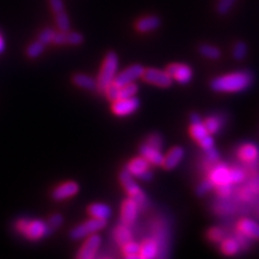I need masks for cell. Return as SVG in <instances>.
Listing matches in <instances>:
<instances>
[{
	"label": "cell",
	"instance_id": "cell-3",
	"mask_svg": "<svg viewBox=\"0 0 259 259\" xmlns=\"http://www.w3.org/2000/svg\"><path fill=\"white\" fill-rule=\"evenodd\" d=\"M119 181L122 185V187L124 188L125 192L127 193L128 198L133 199L137 205H139L140 210H145L146 208H148L149 206V201L142 188L139 185L136 184L134 181V177L130 174L126 168H123L122 171L119 174Z\"/></svg>",
	"mask_w": 259,
	"mask_h": 259
},
{
	"label": "cell",
	"instance_id": "cell-22",
	"mask_svg": "<svg viewBox=\"0 0 259 259\" xmlns=\"http://www.w3.org/2000/svg\"><path fill=\"white\" fill-rule=\"evenodd\" d=\"M88 213L91 217L97 220L108 221L111 216V208L105 203H93L88 207Z\"/></svg>",
	"mask_w": 259,
	"mask_h": 259
},
{
	"label": "cell",
	"instance_id": "cell-2",
	"mask_svg": "<svg viewBox=\"0 0 259 259\" xmlns=\"http://www.w3.org/2000/svg\"><path fill=\"white\" fill-rule=\"evenodd\" d=\"M119 58L115 51H109L103 61L99 76L96 78V91L104 94L106 88L113 82V79L118 74Z\"/></svg>",
	"mask_w": 259,
	"mask_h": 259
},
{
	"label": "cell",
	"instance_id": "cell-1",
	"mask_svg": "<svg viewBox=\"0 0 259 259\" xmlns=\"http://www.w3.org/2000/svg\"><path fill=\"white\" fill-rule=\"evenodd\" d=\"M253 76L249 71H236L215 78L210 82V89L215 92L233 93L244 91L252 84Z\"/></svg>",
	"mask_w": 259,
	"mask_h": 259
},
{
	"label": "cell",
	"instance_id": "cell-13",
	"mask_svg": "<svg viewBox=\"0 0 259 259\" xmlns=\"http://www.w3.org/2000/svg\"><path fill=\"white\" fill-rule=\"evenodd\" d=\"M139 212H140L139 205H137V203L133 199L128 198L124 200L122 202V205H121V213H120L121 223L131 227L136 222Z\"/></svg>",
	"mask_w": 259,
	"mask_h": 259
},
{
	"label": "cell",
	"instance_id": "cell-4",
	"mask_svg": "<svg viewBox=\"0 0 259 259\" xmlns=\"http://www.w3.org/2000/svg\"><path fill=\"white\" fill-rule=\"evenodd\" d=\"M15 229L30 241H38L49 236L47 223L41 220L21 218L15 224Z\"/></svg>",
	"mask_w": 259,
	"mask_h": 259
},
{
	"label": "cell",
	"instance_id": "cell-15",
	"mask_svg": "<svg viewBox=\"0 0 259 259\" xmlns=\"http://www.w3.org/2000/svg\"><path fill=\"white\" fill-rule=\"evenodd\" d=\"M209 180L212 181L214 186L231 184L230 168L228 166H226L225 164H216L212 169H210Z\"/></svg>",
	"mask_w": 259,
	"mask_h": 259
},
{
	"label": "cell",
	"instance_id": "cell-44",
	"mask_svg": "<svg viewBox=\"0 0 259 259\" xmlns=\"http://www.w3.org/2000/svg\"><path fill=\"white\" fill-rule=\"evenodd\" d=\"M52 44L56 46L66 45V31H56Z\"/></svg>",
	"mask_w": 259,
	"mask_h": 259
},
{
	"label": "cell",
	"instance_id": "cell-11",
	"mask_svg": "<svg viewBox=\"0 0 259 259\" xmlns=\"http://www.w3.org/2000/svg\"><path fill=\"white\" fill-rule=\"evenodd\" d=\"M102 244V238L99 234L93 233L91 236H89L85 240V242L80 247L79 252L77 254V258L79 259H92L96 256L97 252L101 247Z\"/></svg>",
	"mask_w": 259,
	"mask_h": 259
},
{
	"label": "cell",
	"instance_id": "cell-30",
	"mask_svg": "<svg viewBox=\"0 0 259 259\" xmlns=\"http://www.w3.org/2000/svg\"><path fill=\"white\" fill-rule=\"evenodd\" d=\"M144 143L150 146V147L159 149V150H162V148H163V145H164L163 136H162L158 132H153V133L149 134L147 137H146Z\"/></svg>",
	"mask_w": 259,
	"mask_h": 259
},
{
	"label": "cell",
	"instance_id": "cell-25",
	"mask_svg": "<svg viewBox=\"0 0 259 259\" xmlns=\"http://www.w3.org/2000/svg\"><path fill=\"white\" fill-rule=\"evenodd\" d=\"M221 250L223 254L227 256H233V255H237L240 252L241 245L237 239H233V238L224 239L221 242Z\"/></svg>",
	"mask_w": 259,
	"mask_h": 259
},
{
	"label": "cell",
	"instance_id": "cell-27",
	"mask_svg": "<svg viewBox=\"0 0 259 259\" xmlns=\"http://www.w3.org/2000/svg\"><path fill=\"white\" fill-rule=\"evenodd\" d=\"M199 52L202 56L209 60H218L222 56V51L220 49L210 45H202L199 49Z\"/></svg>",
	"mask_w": 259,
	"mask_h": 259
},
{
	"label": "cell",
	"instance_id": "cell-8",
	"mask_svg": "<svg viewBox=\"0 0 259 259\" xmlns=\"http://www.w3.org/2000/svg\"><path fill=\"white\" fill-rule=\"evenodd\" d=\"M125 168L133 177L140 178L144 182H150L153 177L150 171V163L142 156L132 159Z\"/></svg>",
	"mask_w": 259,
	"mask_h": 259
},
{
	"label": "cell",
	"instance_id": "cell-7",
	"mask_svg": "<svg viewBox=\"0 0 259 259\" xmlns=\"http://www.w3.org/2000/svg\"><path fill=\"white\" fill-rule=\"evenodd\" d=\"M142 79L149 84L163 89L169 88L173 83V78L168 75V72L158 68H145Z\"/></svg>",
	"mask_w": 259,
	"mask_h": 259
},
{
	"label": "cell",
	"instance_id": "cell-48",
	"mask_svg": "<svg viewBox=\"0 0 259 259\" xmlns=\"http://www.w3.org/2000/svg\"><path fill=\"white\" fill-rule=\"evenodd\" d=\"M247 189L252 193H258L259 192V176L254 177L252 182L248 184Z\"/></svg>",
	"mask_w": 259,
	"mask_h": 259
},
{
	"label": "cell",
	"instance_id": "cell-39",
	"mask_svg": "<svg viewBox=\"0 0 259 259\" xmlns=\"http://www.w3.org/2000/svg\"><path fill=\"white\" fill-rule=\"evenodd\" d=\"M237 0H218L217 4V12L225 15L232 9V7L236 4Z\"/></svg>",
	"mask_w": 259,
	"mask_h": 259
},
{
	"label": "cell",
	"instance_id": "cell-47",
	"mask_svg": "<svg viewBox=\"0 0 259 259\" xmlns=\"http://www.w3.org/2000/svg\"><path fill=\"white\" fill-rule=\"evenodd\" d=\"M205 152H206V158L209 162H216L218 159H220V153H218V151L214 147L206 149Z\"/></svg>",
	"mask_w": 259,
	"mask_h": 259
},
{
	"label": "cell",
	"instance_id": "cell-43",
	"mask_svg": "<svg viewBox=\"0 0 259 259\" xmlns=\"http://www.w3.org/2000/svg\"><path fill=\"white\" fill-rule=\"evenodd\" d=\"M217 193L220 194L222 198H228L232 193L231 184H224L217 186Z\"/></svg>",
	"mask_w": 259,
	"mask_h": 259
},
{
	"label": "cell",
	"instance_id": "cell-33",
	"mask_svg": "<svg viewBox=\"0 0 259 259\" xmlns=\"http://www.w3.org/2000/svg\"><path fill=\"white\" fill-rule=\"evenodd\" d=\"M55 23L61 31H68L70 29V21L65 11L55 14Z\"/></svg>",
	"mask_w": 259,
	"mask_h": 259
},
{
	"label": "cell",
	"instance_id": "cell-40",
	"mask_svg": "<svg viewBox=\"0 0 259 259\" xmlns=\"http://www.w3.org/2000/svg\"><path fill=\"white\" fill-rule=\"evenodd\" d=\"M214 187H215V186H214V184L212 183V181L209 180V178H208V180H204L203 182L199 184V186H198L197 189H196L197 196H198V197H203V196H205V194H206L208 191L212 190Z\"/></svg>",
	"mask_w": 259,
	"mask_h": 259
},
{
	"label": "cell",
	"instance_id": "cell-35",
	"mask_svg": "<svg viewBox=\"0 0 259 259\" xmlns=\"http://www.w3.org/2000/svg\"><path fill=\"white\" fill-rule=\"evenodd\" d=\"M55 30L53 28H45L44 30H41L39 32V36H38V39L40 42L44 44L45 46H48V45H51L53 42V39H54V36H55Z\"/></svg>",
	"mask_w": 259,
	"mask_h": 259
},
{
	"label": "cell",
	"instance_id": "cell-20",
	"mask_svg": "<svg viewBox=\"0 0 259 259\" xmlns=\"http://www.w3.org/2000/svg\"><path fill=\"white\" fill-rule=\"evenodd\" d=\"M72 83H74L76 87L82 89V90H88V91H93L96 90V79L93 78L90 75L82 74V72H77L71 78Z\"/></svg>",
	"mask_w": 259,
	"mask_h": 259
},
{
	"label": "cell",
	"instance_id": "cell-34",
	"mask_svg": "<svg viewBox=\"0 0 259 259\" xmlns=\"http://www.w3.org/2000/svg\"><path fill=\"white\" fill-rule=\"evenodd\" d=\"M139 93V87L134 82L120 87V99H131Z\"/></svg>",
	"mask_w": 259,
	"mask_h": 259
},
{
	"label": "cell",
	"instance_id": "cell-12",
	"mask_svg": "<svg viewBox=\"0 0 259 259\" xmlns=\"http://www.w3.org/2000/svg\"><path fill=\"white\" fill-rule=\"evenodd\" d=\"M165 70L168 72V75L173 78V80H176L177 82L181 84H187L192 79V69L186 64H169Z\"/></svg>",
	"mask_w": 259,
	"mask_h": 259
},
{
	"label": "cell",
	"instance_id": "cell-36",
	"mask_svg": "<svg viewBox=\"0 0 259 259\" xmlns=\"http://www.w3.org/2000/svg\"><path fill=\"white\" fill-rule=\"evenodd\" d=\"M84 41V37L82 34L77 31H66V45L69 46H80Z\"/></svg>",
	"mask_w": 259,
	"mask_h": 259
},
{
	"label": "cell",
	"instance_id": "cell-24",
	"mask_svg": "<svg viewBox=\"0 0 259 259\" xmlns=\"http://www.w3.org/2000/svg\"><path fill=\"white\" fill-rule=\"evenodd\" d=\"M115 240L118 243V245L122 247L126 243L133 241V234L130 226H126L121 223L115 229Z\"/></svg>",
	"mask_w": 259,
	"mask_h": 259
},
{
	"label": "cell",
	"instance_id": "cell-42",
	"mask_svg": "<svg viewBox=\"0 0 259 259\" xmlns=\"http://www.w3.org/2000/svg\"><path fill=\"white\" fill-rule=\"evenodd\" d=\"M245 174L239 167H233L230 168V182L231 184H239L244 181Z\"/></svg>",
	"mask_w": 259,
	"mask_h": 259
},
{
	"label": "cell",
	"instance_id": "cell-41",
	"mask_svg": "<svg viewBox=\"0 0 259 259\" xmlns=\"http://www.w3.org/2000/svg\"><path fill=\"white\" fill-rule=\"evenodd\" d=\"M207 237L213 242H222L225 239V231L218 227H213L207 232Z\"/></svg>",
	"mask_w": 259,
	"mask_h": 259
},
{
	"label": "cell",
	"instance_id": "cell-37",
	"mask_svg": "<svg viewBox=\"0 0 259 259\" xmlns=\"http://www.w3.org/2000/svg\"><path fill=\"white\" fill-rule=\"evenodd\" d=\"M104 94L107 97V100L109 102H111V103L116 102L120 99V96H119L120 95V87H118L116 83L112 82L106 88V90H105Z\"/></svg>",
	"mask_w": 259,
	"mask_h": 259
},
{
	"label": "cell",
	"instance_id": "cell-50",
	"mask_svg": "<svg viewBox=\"0 0 259 259\" xmlns=\"http://www.w3.org/2000/svg\"><path fill=\"white\" fill-rule=\"evenodd\" d=\"M5 50H6V40L2 32H0V54H3Z\"/></svg>",
	"mask_w": 259,
	"mask_h": 259
},
{
	"label": "cell",
	"instance_id": "cell-6",
	"mask_svg": "<svg viewBox=\"0 0 259 259\" xmlns=\"http://www.w3.org/2000/svg\"><path fill=\"white\" fill-rule=\"evenodd\" d=\"M151 232L152 237L157 242L158 247H159V253L158 257L163 258L167 257L168 249H169V234L168 229L166 227V224L162 220H155L151 223Z\"/></svg>",
	"mask_w": 259,
	"mask_h": 259
},
{
	"label": "cell",
	"instance_id": "cell-17",
	"mask_svg": "<svg viewBox=\"0 0 259 259\" xmlns=\"http://www.w3.org/2000/svg\"><path fill=\"white\" fill-rule=\"evenodd\" d=\"M185 155L184 149L181 147V146H175L172 149H169L168 152L164 156L163 159V163H162V166H163L167 171H171V169L175 168L180 162L183 160Z\"/></svg>",
	"mask_w": 259,
	"mask_h": 259
},
{
	"label": "cell",
	"instance_id": "cell-23",
	"mask_svg": "<svg viewBox=\"0 0 259 259\" xmlns=\"http://www.w3.org/2000/svg\"><path fill=\"white\" fill-rule=\"evenodd\" d=\"M238 156L241 160L245 162H254L258 159L259 149L253 143L243 144L238 150Z\"/></svg>",
	"mask_w": 259,
	"mask_h": 259
},
{
	"label": "cell",
	"instance_id": "cell-26",
	"mask_svg": "<svg viewBox=\"0 0 259 259\" xmlns=\"http://www.w3.org/2000/svg\"><path fill=\"white\" fill-rule=\"evenodd\" d=\"M140 249H141L140 243L131 241L122 246V253L126 259L140 258Z\"/></svg>",
	"mask_w": 259,
	"mask_h": 259
},
{
	"label": "cell",
	"instance_id": "cell-5",
	"mask_svg": "<svg viewBox=\"0 0 259 259\" xmlns=\"http://www.w3.org/2000/svg\"><path fill=\"white\" fill-rule=\"evenodd\" d=\"M107 225V221L97 220V218L91 217L90 220L83 222L76 227H74L69 232V238L74 241L82 240L91 236L93 233H97L103 230Z\"/></svg>",
	"mask_w": 259,
	"mask_h": 259
},
{
	"label": "cell",
	"instance_id": "cell-38",
	"mask_svg": "<svg viewBox=\"0 0 259 259\" xmlns=\"http://www.w3.org/2000/svg\"><path fill=\"white\" fill-rule=\"evenodd\" d=\"M246 54H247V46L245 45V42L239 41L234 45L232 55L237 61H242L243 59H245Z\"/></svg>",
	"mask_w": 259,
	"mask_h": 259
},
{
	"label": "cell",
	"instance_id": "cell-10",
	"mask_svg": "<svg viewBox=\"0 0 259 259\" xmlns=\"http://www.w3.org/2000/svg\"><path fill=\"white\" fill-rule=\"evenodd\" d=\"M111 104V111L113 115L118 117H126L132 115L140 108L141 102L134 96L131 99H119Z\"/></svg>",
	"mask_w": 259,
	"mask_h": 259
},
{
	"label": "cell",
	"instance_id": "cell-29",
	"mask_svg": "<svg viewBox=\"0 0 259 259\" xmlns=\"http://www.w3.org/2000/svg\"><path fill=\"white\" fill-rule=\"evenodd\" d=\"M203 123L209 134H216L221 130L223 121L218 116H210L204 120Z\"/></svg>",
	"mask_w": 259,
	"mask_h": 259
},
{
	"label": "cell",
	"instance_id": "cell-28",
	"mask_svg": "<svg viewBox=\"0 0 259 259\" xmlns=\"http://www.w3.org/2000/svg\"><path fill=\"white\" fill-rule=\"evenodd\" d=\"M189 132H190V135L192 136V139L197 142H199L200 140H202L203 137H205L206 135L209 134L203 123V121H202V122L191 123Z\"/></svg>",
	"mask_w": 259,
	"mask_h": 259
},
{
	"label": "cell",
	"instance_id": "cell-9",
	"mask_svg": "<svg viewBox=\"0 0 259 259\" xmlns=\"http://www.w3.org/2000/svg\"><path fill=\"white\" fill-rule=\"evenodd\" d=\"M145 67L140 64H133L131 66L126 67L124 70L120 71L113 79V83H116L118 87H122L127 83L135 82L137 79L142 78L144 74Z\"/></svg>",
	"mask_w": 259,
	"mask_h": 259
},
{
	"label": "cell",
	"instance_id": "cell-49",
	"mask_svg": "<svg viewBox=\"0 0 259 259\" xmlns=\"http://www.w3.org/2000/svg\"><path fill=\"white\" fill-rule=\"evenodd\" d=\"M190 121H191V123H197V122H202V119L198 115V113L193 112V113H191V116H190Z\"/></svg>",
	"mask_w": 259,
	"mask_h": 259
},
{
	"label": "cell",
	"instance_id": "cell-46",
	"mask_svg": "<svg viewBox=\"0 0 259 259\" xmlns=\"http://www.w3.org/2000/svg\"><path fill=\"white\" fill-rule=\"evenodd\" d=\"M50 6H51V9L54 12V14H58L60 12L65 11L63 0H50Z\"/></svg>",
	"mask_w": 259,
	"mask_h": 259
},
{
	"label": "cell",
	"instance_id": "cell-19",
	"mask_svg": "<svg viewBox=\"0 0 259 259\" xmlns=\"http://www.w3.org/2000/svg\"><path fill=\"white\" fill-rule=\"evenodd\" d=\"M161 25V20L157 15H147L135 23V28L140 32H149L156 30Z\"/></svg>",
	"mask_w": 259,
	"mask_h": 259
},
{
	"label": "cell",
	"instance_id": "cell-16",
	"mask_svg": "<svg viewBox=\"0 0 259 259\" xmlns=\"http://www.w3.org/2000/svg\"><path fill=\"white\" fill-rule=\"evenodd\" d=\"M140 153L141 156L147 160L150 164L156 165V166H162L164 156L163 153L161 152V150L152 148L147 144L143 143L140 147Z\"/></svg>",
	"mask_w": 259,
	"mask_h": 259
},
{
	"label": "cell",
	"instance_id": "cell-45",
	"mask_svg": "<svg viewBox=\"0 0 259 259\" xmlns=\"http://www.w3.org/2000/svg\"><path fill=\"white\" fill-rule=\"evenodd\" d=\"M198 143L200 144L201 147L203 148L204 150L214 147V140H213V137L210 136V134H208L205 137H203V139L200 140Z\"/></svg>",
	"mask_w": 259,
	"mask_h": 259
},
{
	"label": "cell",
	"instance_id": "cell-18",
	"mask_svg": "<svg viewBox=\"0 0 259 259\" xmlns=\"http://www.w3.org/2000/svg\"><path fill=\"white\" fill-rule=\"evenodd\" d=\"M238 229L249 239L259 240V224L253 220L243 218L238 223Z\"/></svg>",
	"mask_w": 259,
	"mask_h": 259
},
{
	"label": "cell",
	"instance_id": "cell-21",
	"mask_svg": "<svg viewBox=\"0 0 259 259\" xmlns=\"http://www.w3.org/2000/svg\"><path fill=\"white\" fill-rule=\"evenodd\" d=\"M159 247L153 238H147L143 241L140 249V259H152L158 257Z\"/></svg>",
	"mask_w": 259,
	"mask_h": 259
},
{
	"label": "cell",
	"instance_id": "cell-14",
	"mask_svg": "<svg viewBox=\"0 0 259 259\" xmlns=\"http://www.w3.org/2000/svg\"><path fill=\"white\" fill-rule=\"evenodd\" d=\"M78 192H79V185L74 181H69L59 185L58 187L52 191L51 197L54 201L61 202L76 196Z\"/></svg>",
	"mask_w": 259,
	"mask_h": 259
},
{
	"label": "cell",
	"instance_id": "cell-31",
	"mask_svg": "<svg viewBox=\"0 0 259 259\" xmlns=\"http://www.w3.org/2000/svg\"><path fill=\"white\" fill-rule=\"evenodd\" d=\"M47 226H48V231H49V236L52 234L54 231L58 230L60 227L63 225L64 223V217L61 214H53L50 217H49V220L46 222Z\"/></svg>",
	"mask_w": 259,
	"mask_h": 259
},
{
	"label": "cell",
	"instance_id": "cell-32",
	"mask_svg": "<svg viewBox=\"0 0 259 259\" xmlns=\"http://www.w3.org/2000/svg\"><path fill=\"white\" fill-rule=\"evenodd\" d=\"M45 49H46V46L40 42L39 40H37V41L31 42L27 47L26 54H27L28 58H30V59H37L45 52Z\"/></svg>",
	"mask_w": 259,
	"mask_h": 259
}]
</instances>
